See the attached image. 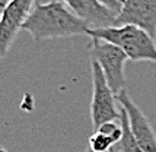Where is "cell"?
Instances as JSON below:
<instances>
[{"instance_id":"obj_1","label":"cell","mask_w":156,"mask_h":152,"mask_svg":"<svg viewBox=\"0 0 156 152\" xmlns=\"http://www.w3.org/2000/svg\"><path fill=\"white\" fill-rule=\"evenodd\" d=\"M22 29L28 31L32 40L38 42L80 34L86 35L89 25L61 0H51L47 3L37 2Z\"/></svg>"},{"instance_id":"obj_2","label":"cell","mask_w":156,"mask_h":152,"mask_svg":"<svg viewBox=\"0 0 156 152\" xmlns=\"http://www.w3.org/2000/svg\"><path fill=\"white\" fill-rule=\"evenodd\" d=\"M90 40H102L126 53L131 62H155L156 63V41L144 29L134 25L108 28H89L86 32Z\"/></svg>"},{"instance_id":"obj_3","label":"cell","mask_w":156,"mask_h":152,"mask_svg":"<svg viewBox=\"0 0 156 152\" xmlns=\"http://www.w3.org/2000/svg\"><path fill=\"white\" fill-rule=\"evenodd\" d=\"M90 57L95 60L102 69L105 79L108 82L111 91L118 95L126 86V76H124V66L129 57L115 44L102 40H92L89 45Z\"/></svg>"},{"instance_id":"obj_4","label":"cell","mask_w":156,"mask_h":152,"mask_svg":"<svg viewBox=\"0 0 156 152\" xmlns=\"http://www.w3.org/2000/svg\"><path fill=\"white\" fill-rule=\"evenodd\" d=\"M92 85L94 95L90 103V118L96 130L104 123L115 121L117 118H120V110L115 104V94L111 91L104 72L95 60H92Z\"/></svg>"},{"instance_id":"obj_5","label":"cell","mask_w":156,"mask_h":152,"mask_svg":"<svg viewBox=\"0 0 156 152\" xmlns=\"http://www.w3.org/2000/svg\"><path fill=\"white\" fill-rule=\"evenodd\" d=\"M37 0H10L0 21V60L7 54L16 35L23 28Z\"/></svg>"},{"instance_id":"obj_6","label":"cell","mask_w":156,"mask_h":152,"mask_svg":"<svg viewBox=\"0 0 156 152\" xmlns=\"http://www.w3.org/2000/svg\"><path fill=\"white\" fill-rule=\"evenodd\" d=\"M134 25L156 38V0H122L114 27Z\"/></svg>"},{"instance_id":"obj_7","label":"cell","mask_w":156,"mask_h":152,"mask_svg":"<svg viewBox=\"0 0 156 152\" xmlns=\"http://www.w3.org/2000/svg\"><path fill=\"white\" fill-rule=\"evenodd\" d=\"M115 98L118 104L124 107V110L127 111L130 129L133 132L140 149L143 152H156V135L150 126L149 120L142 113V110L129 97L126 89L121 91L118 95H115Z\"/></svg>"},{"instance_id":"obj_8","label":"cell","mask_w":156,"mask_h":152,"mask_svg":"<svg viewBox=\"0 0 156 152\" xmlns=\"http://www.w3.org/2000/svg\"><path fill=\"white\" fill-rule=\"evenodd\" d=\"M72 12L86 22L89 28H108L114 27L117 13L101 5L98 0H61Z\"/></svg>"},{"instance_id":"obj_9","label":"cell","mask_w":156,"mask_h":152,"mask_svg":"<svg viewBox=\"0 0 156 152\" xmlns=\"http://www.w3.org/2000/svg\"><path fill=\"white\" fill-rule=\"evenodd\" d=\"M120 126H121V139L120 142L117 143L115 148L117 152H143L140 149V146L137 143L136 138L133 135V132L130 129V123H129V116H127V111L124 110V107L120 105Z\"/></svg>"},{"instance_id":"obj_10","label":"cell","mask_w":156,"mask_h":152,"mask_svg":"<svg viewBox=\"0 0 156 152\" xmlns=\"http://www.w3.org/2000/svg\"><path fill=\"white\" fill-rule=\"evenodd\" d=\"M114 146V142L108 136L102 135L101 132H95L89 138V149H92L94 152H109Z\"/></svg>"},{"instance_id":"obj_11","label":"cell","mask_w":156,"mask_h":152,"mask_svg":"<svg viewBox=\"0 0 156 152\" xmlns=\"http://www.w3.org/2000/svg\"><path fill=\"white\" fill-rule=\"evenodd\" d=\"M95 132H101L102 135H105V136H108L112 142H114V145H117L118 142H120V139H121V126L117 125L115 121H108V123H104L102 126H99Z\"/></svg>"},{"instance_id":"obj_12","label":"cell","mask_w":156,"mask_h":152,"mask_svg":"<svg viewBox=\"0 0 156 152\" xmlns=\"http://www.w3.org/2000/svg\"><path fill=\"white\" fill-rule=\"evenodd\" d=\"M98 2L117 15L120 13V10H121V2L120 0H98Z\"/></svg>"},{"instance_id":"obj_13","label":"cell","mask_w":156,"mask_h":152,"mask_svg":"<svg viewBox=\"0 0 156 152\" xmlns=\"http://www.w3.org/2000/svg\"><path fill=\"white\" fill-rule=\"evenodd\" d=\"M9 2H10V0H0V21H2V16L5 13V9L7 7Z\"/></svg>"},{"instance_id":"obj_14","label":"cell","mask_w":156,"mask_h":152,"mask_svg":"<svg viewBox=\"0 0 156 152\" xmlns=\"http://www.w3.org/2000/svg\"><path fill=\"white\" fill-rule=\"evenodd\" d=\"M0 152H7V151L5 149V148H3V146H0Z\"/></svg>"},{"instance_id":"obj_15","label":"cell","mask_w":156,"mask_h":152,"mask_svg":"<svg viewBox=\"0 0 156 152\" xmlns=\"http://www.w3.org/2000/svg\"><path fill=\"white\" fill-rule=\"evenodd\" d=\"M109 152H117V151H115V148H112V149H111Z\"/></svg>"},{"instance_id":"obj_16","label":"cell","mask_w":156,"mask_h":152,"mask_svg":"<svg viewBox=\"0 0 156 152\" xmlns=\"http://www.w3.org/2000/svg\"><path fill=\"white\" fill-rule=\"evenodd\" d=\"M85 152H94V151H92V149H88V151H85Z\"/></svg>"}]
</instances>
